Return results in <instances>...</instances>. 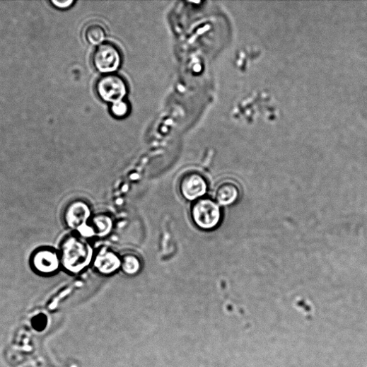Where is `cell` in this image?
<instances>
[{
  "mask_svg": "<svg viewBox=\"0 0 367 367\" xmlns=\"http://www.w3.org/2000/svg\"><path fill=\"white\" fill-rule=\"evenodd\" d=\"M91 209L88 203L83 199L72 201L67 206L64 221L66 225L83 238L93 237L89 221L91 218Z\"/></svg>",
  "mask_w": 367,
  "mask_h": 367,
  "instance_id": "obj_3",
  "label": "cell"
},
{
  "mask_svg": "<svg viewBox=\"0 0 367 367\" xmlns=\"http://www.w3.org/2000/svg\"><path fill=\"white\" fill-rule=\"evenodd\" d=\"M141 267V260L134 253L125 252L121 257V268L126 274L135 275L140 271Z\"/></svg>",
  "mask_w": 367,
  "mask_h": 367,
  "instance_id": "obj_11",
  "label": "cell"
},
{
  "mask_svg": "<svg viewBox=\"0 0 367 367\" xmlns=\"http://www.w3.org/2000/svg\"><path fill=\"white\" fill-rule=\"evenodd\" d=\"M122 62L118 48L110 43H102L97 47L93 56V66L100 73L110 74L117 71Z\"/></svg>",
  "mask_w": 367,
  "mask_h": 367,
  "instance_id": "obj_4",
  "label": "cell"
},
{
  "mask_svg": "<svg viewBox=\"0 0 367 367\" xmlns=\"http://www.w3.org/2000/svg\"><path fill=\"white\" fill-rule=\"evenodd\" d=\"M96 270L104 275H110L121 268V257L112 249L101 247L93 256Z\"/></svg>",
  "mask_w": 367,
  "mask_h": 367,
  "instance_id": "obj_8",
  "label": "cell"
},
{
  "mask_svg": "<svg viewBox=\"0 0 367 367\" xmlns=\"http://www.w3.org/2000/svg\"><path fill=\"white\" fill-rule=\"evenodd\" d=\"M59 253L62 265L71 274L83 271L90 265L94 256L91 245L80 235L66 237Z\"/></svg>",
  "mask_w": 367,
  "mask_h": 367,
  "instance_id": "obj_1",
  "label": "cell"
},
{
  "mask_svg": "<svg viewBox=\"0 0 367 367\" xmlns=\"http://www.w3.org/2000/svg\"><path fill=\"white\" fill-rule=\"evenodd\" d=\"M193 223L200 229L212 230L221 219V208L214 199L202 197L194 201L191 207Z\"/></svg>",
  "mask_w": 367,
  "mask_h": 367,
  "instance_id": "obj_2",
  "label": "cell"
},
{
  "mask_svg": "<svg viewBox=\"0 0 367 367\" xmlns=\"http://www.w3.org/2000/svg\"><path fill=\"white\" fill-rule=\"evenodd\" d=\"M84 35L89 43L100 45L106 38V32L102 25L93 23L86 26Z\"/></svg>",
  "mask_w": 367,
  "mask_h": 367,
  "instance_id": "obj_12",
  "label": "cell"
},
{
  "mask_svg": "<svg viewBox=\"0 0 367 367\" xmlns=\"http://www.w3.org/2000/svg\"><path fill=\"white\" fill-rule=\"evenodd\" d=\"M88 225L91 228L93 237L103 238L107 236L112 232L114 223L109 214L98 213L91 216Z\"/></svg>",
  "mask_w": 367,
  "mask_h": 367,
  "instance_id": "obj_10",
  "label": "cell"
},
{
  "mask_svg": "<svg viewBox=\"0 0 367 367\" xmlns=\"http://www.w3.org/2000/svg\"><path fill=\"white\" fill-rule=\"evenodd\" d=\"M179 190L185 199L195 201L206 194L207 182L202 174L194 171L188 172L181 177Z\"/></svg>",
  "mask_w": 367,
  "mask_h": 367,
  "instance_id": "obj_6",
  "label": "cell"
},
{
  "mask_svg": "<svg viewBox=\"0 0 367 367\" xmlns=\"http://www.w3.org/2000/svg\"><path fill=\"white\" fill-rule=\"evenodd\" d=\"M129 112V104L124 100L112 104L111 113L114 117L119 119L124 118Z\"/></svg>",
  "mask_w": 367,
  "mask_h": 367,
  "instance_id": "obj_13",
  "label": "cell"
},
{
  "mask_svg": "<svg viewBox=\"0 0 367 367\" xmlns=\"http://www.w3.org/2000/svg\"><path fill=\"white\" fill-rule=\"evenodd\" d=\"M74 1H72V0H69V1H56V0H54V1H50V4L54 6L55 8L61 9V10H66L69 8H71L74 4Z\"/></svg>",
  "mask_w": 367,
  "mask_h": 367,
  "instance_id": "obj_14",
  "label": "cell"
},
{
  "mask_svg": "<svg viewBox=\"0 0 367 367\" xmlns=\"http://www.w3.org/2000/svg\"><path fill=\"white\" fill-rule=\"evenodd\" d=\"M34 269L42 274H52L58 271L61 264L59 253L49 247L36 250L31 259Z\"/></svg>",
  "mask_w": 367,
  "mask_h": 367,
  "instance_id": "obj_7",
  "label": "cell"
},
{
  "mask_svg": "<svg viewBox=\"0 0 367 367\" xmlns=\"http://www.w3.org/2000/svg\"><path fill=\"white\" fill-rule=\"evenodd\" d=\"M95 88L100 99L112 103L123 100L127 93L125 81L113 74L101 77L96 83Z\"/></svg>",
  "mask_w": 367,
  "mask_h": 367,
  "instance_id": "obj_5",
  "label": "cell"
},
{
  "mask_svg": "<svg viewBox=\"0 0 367 367\" xmlns=\"http://www.w3.org/2000/svg\"><path fill=\"white\" fill-rule=\"evenodd\" d=\"M240 192V187L237 182L232 180H224L216 187L215 200L221 205L231 204L238 199Z\"/></svg>",
  "mask_w": 367,
  "mask_h": 367,
  "instance_id": "obj_9",
  "label": "cell"
}]
</instances>
